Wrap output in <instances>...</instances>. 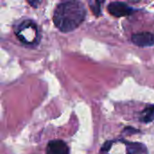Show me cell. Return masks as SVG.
Returning a JSON list of instances; mask_svg holds the SVG:
<instances>
[{
  "label": "cell",
  "instance_id": "obj_1",
  "mask_svg": "<svg viewBox=\"0 0 154 154\" xmlns=\"http://www.w3.org/2000/svg\"><path fill=\"white\" fill-rule=\"evenodd\" d=\"M86 14V7L81 1L66 0L56 7L53 22L60 31L69 32L74 31L84 22Z\"/></svg>",
  "mask_w": 154,
  "mask_h": 154
},
{
  "label": "cell",
  "instance_id": "obj_6",
  "mask_svg": "<svg viewBox=\"0 0 154 154\" xmlns=\"http://www.w3.org/2000/svg\"><path fill=\"white\" fill-rule=\"evenodd\" d=\"M140 121L142 123L144 124H149L154 121V106L151 105L148 106L144 108V110L141 113L140 117H139Z\"/></svg>",
  "mask_w": 154,
  "mask_h": 154
},
{
  "label": "cell",
  "instance_id": "obj_5",
  "mask_svg": "<svg viewBox=\"0 0 154 154\" xmlns=\"http://www.w3.org/2000/svg\"><path fill=\"white\" fill-rule=\"evenodd\" d=\"M46 154H69V149L63 141L53 140L47 144Z\"/></svg>",
  "mask_w": 154,
  "mask_h": 154
},
{
  "label": "cell",
  "instance_id": "obj_7",
  "mask_svg": "<svg viewBox=\"0 0 154 154\" xmlns=\"http://www.w3.org/2000/svg\"><path fill=\"white\" fill-rule=\"evenodd\" d=\"M106 0H88V5L92 11V13L96 16H99L102 12V5Z\"/></svg>",
  "mask_w": 154,
  "mask_h": 154
},
{
  "label": "cell",
  "instance_id": "obj_8",
  "mask_svg": "<svg viewBox=\"0 0 154 154\" xmlns=\"http://www.w3.org/2000/svg\"><path fill=\"white\" fill-rule=\"evenodd\" d=\"M125 143V145H127V154H136V153H143V151L146 152L145 147L143 146V148H141L143 145L139 144V143H127V142H124Z\"/></svg>",
  "mask_w": 154,
  "mask_h": 154
},
{
  "label": "cell",
  "instance_id": "obj_10",
  "mask_svg": "<svg viewBox=\"0 0 154 154\" xmlns=\"http://www.w3.org/2000/svg\"><path fill=\"white\" fill-rule=\"evenodd\" d=\"M26 2H27L31 6H32V7H34V8L38 7V5H39V4H40V0H26Z\"/></svg>",
  "mask_w": 154,
  "mask_h": 154
},
{
  "label": "cell",
  "instance_id": "obj_4",
  "mask_svg": "<svg viewBox=\"0 0 154 154\" xmlns=\"http://www.w3.org/2000/svg\"><path fill=\"white\" fill-rule=\"evenodd\" d=\"M132 42L139 47H151L154 45V33L143 32L134 33L132 36Z\"/></svg>",
  "mask_w": 154,
  "mask_h": 154
},
{
  "label": "cell",
  "instance_id": "obj_3",
  "mask_svg": "<svg viewBox=\"0 0 154 154\" xmlns=\"http://www.w3.org/2000/svg\"><path fill=\"white\" fill-rule=\"evenodd\" d=\"M107 10L110 13V14L116 17L128 16L134 13V9L131 6H129L127 4L124 2H119V1L110 3L107 6Z\"/></svg>",
  "mask_w": 154,
  "mask_h": 154
},
{
  "label": "cell",
  "instance_id": "obj_9",
  "mask_svg": "<svg viewBox=\"0 0 154 154\" xmlns=\"http://www.w3.org/2000/svg\"><path fill=\"white\" fill-rule=\"evenodd\" d=\"M112 145H113V142L108 141V142H106V143L103 145L101 151H102V152H108V151L110 150V148H111Z\"/></svg>",
  "mask_w": 154,
  "mask_h": 154
},
{
  "label": "cell",
  "instance_id": "obj_2",
  "mask_svg": "<svg viewBox=\"0 0 154 154\" xmlns=\"http://www.w3.org/2000/svg\"><path fill=\"white\" fill-rule=\"evenodd\" d=\"M17 39L25 45H36L39 43L41 35L37 24L32 20L23 21L14 29Z\"/></svg>",
  "mask_w": 154,
  "mask_h": 154
}]
</instances>
